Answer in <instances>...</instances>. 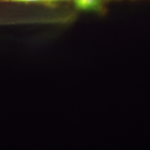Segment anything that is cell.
Returning <instances> with one entry per match:
<instances>
[{
	"instance_id": "6da1fadb",
	"label": "cell",
	"mask_w": 150,
	"mask_h": 150,
	"mask_svg": "<svg viewBox=\"0 0 150 150\" xmlns=\"http://www.w3.org/2000/svg\"><path fill=\"white\" fill-rule=\"evenodd\" d=\"M76 7L83 11H99L102 7L101 0H74Z\"/></svg>"
},
{
	"instance_id": "3957f363",
	"label": "cell",
	"mask_w": 150,
	"mask_h": 150,
	"mask_svg": "<svg viewBox=\"0 0 150 150\" xmlns=\"http://www.w3.org/2000/svg\"><path fill=\"white\" fill-rule=\"evenodd\" d=\"M45 1H62V0H43Z\"/></svg>"
},
{
	"instance_id": "7a4b0ae2",
	"label": "cell",
	"mask_w": 150,
	"mask_h": 150,
	"mask_svg": "<svg viewBox=\"0 0 150 150\" xmlns=\"http://www.w3.org/2000/svg\"><path fill=\"white\" fill-rule=\"evenodd\" d=\"M13 1H20V2H34V1H40L43 0H10Z\"/></svg>"
}]
</instances>
